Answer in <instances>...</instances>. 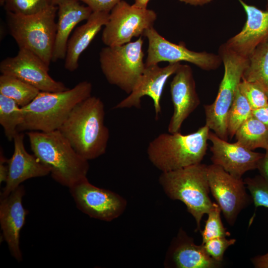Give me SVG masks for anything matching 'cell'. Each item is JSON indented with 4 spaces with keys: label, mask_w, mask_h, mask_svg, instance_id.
I'll use <instances>...</instances> for the list:
<instances>
[{
    "label": "cell",
    "mask_w": 268,
    "mask_h": 268,
    "mask_svg": "<svg viewBox=\"0 0 268 268\" xmlns=\"http://www.w3.org/2000/svg\"><path fill=\"white\" fill-rule=\"evenodd\" d=\"M104 117L103 102L90 96L73 108L58 130L81 157L94 159L106 152L109 139Z\"/></svg>",
    "instance_id": "6da1fadb"
},
{
    "label": "cell",
    "mask_w": 268,
    "mask_h": 268,
    "mask_svg": "<svg viewBox=\"0 0 268 268\" xmlns=\"http://www.w3.org/2000/svg\"><path fill=\"white\" fill-rule=\"evenodd\" d=\"M33 154L50 170L53 179L68 188L87 179L88 161L81 157L59 130L27 133Z\"/></svg>",
    "instance_id": "7a4b0ae2"
},
{
    "label": "cell",
    "mask_w": 268,
    "mask_h": 268,
    "mask_svg": "<svg viewBox=\"0 0 268 268\" xmlns=\"http://www.w3.org/2000/svg\"><path fill=\"white\" fill-rule=\"evenodd\" d=\"M91 91V83L85 80L62 91H40L29 104L21 107L23 120L18 132L59 130L73 108L90 97Z\"/></svg>",
    "instance_id": "3957f363"
},
{
    "label": "cell",
    "mask_w": 268,
    "mask_h": 268,
    "mask_svg": "<svg viewBox=\"0 0 268 268\" xmlns=\"http://www.w3.org/2000/svg\"><path fill=\"white\" fill-rule=\"evenodd\" d=\"M210 130L205 125L187 134H161L149 143L148 158L161 172L201 163L207 149Z\"/></svg>",
    "instance_id": "277c9868"
},
{
    "label": "cell",
    "mask_w": 268,
    "mask_h": 268,
    "mask_svg": "<svg viewBox=\"0 0 268 268\" xmlns=\"http://www.w3.org/2000/svg\"><path fill=\"white\" fill-rule=\"evenodd\" d=\"M158 181L169 198L185 204L187 211L196 220V231H200L201 219L213 204L209 197L207 165L201 163L161 172Z\"/></svg>",
    "instance_id": "5b68a950"
},
{
    "label": "cell",
    "mask_w": 268,
    "mask_h": 268,
    "mask_svg": "<svg viewBox=\"0 0 268 268\" xmlns=\"http://www.w3.org/2000/svg\"><path fill=\"white\" fill-rule=\"evenodd\" d=\"M58 6L51 5L31 15L6 11V20L11 36L19 49L29 50L49 67L52 60Z\"/></svg>",
    "instance_id": "8992f818"
},
{
    "label": "cell",
    "mask_w": 268,
    "mask_h": 268,
    "mask_svg": "<svg viewBox=\"0 0 268 268\" xmlns=\"http://www.w3.org/2000/svg\"><path fill=\"white\" fill-rule=\"evenodd\" d=\"M224 74L213 102L204 106L205 125L218 136L227 140V117L248 63V58L242 56L224 44L218 50Z\"/></svg>",
    "instance_id": "52a82bcc"
},
{
    "label": "cell",
    "mask_w": 268,
    "mask_h": 268,
    "mask_svg": "<svg viewBox=\"0 0 268 268\" xmlns=\"http://www.w3.org/2000/svg\"><path fill=\"white\" fill-rule=\"evenodd\" d=\"M142 37L133 42L103 48L99 53L101 71L107 81L129 94L145 68Z\"/></svg>",
    "instance_id": "ba28073f"
},
{
    "label": "cell",
    "mask_w": 268,
    "mask_h": 268,
    "mask_svg": "<svg viewBox=\"0 0 268 268\" xmlns=\"http://www.w3.org/2000/svg\"><path fill=\"white\" fill-rule=\"evenodd\" d=\"M156 19L154 10L141 8L122 0L109 13L102 41L106 46L128 43L133 38L143 35L146 29L153 27Z\"/></svg>",
    "instance_id": "9c48e42d"
},
{
    "label": "cell",
    "mask_w": 268,
    "mask_h": 268,
    "mask_svg": "<svg viewBox=\"0 0 268 268\" xmlns=\"http://www.w3.org/2000/svg\"><path fill=\"white\" fill-rule=\"evenodd\" d=\"M143 35L147 39L148 43L145 66L158 65L163 62H186L202 69L212 70L217 69L222 64L218 54L191 51L182 42L177 44L168 41L153 27L146 29Z\"/></svg>",
    "instance_id": "30bf717a"
},
{
    "label": "cell",
    "mask_w": 268,
    "mask_h": 268,
    "mask_svg": "<svg viewBox=\"0 0 268 268\" xmlns=\"http://www.w3.org/2000/svg\"><path fill=\"white\" fill-rule=\"evenodd\" d=\"M77 208L89 217L110 222L126 210L127 201L119 194L91 184L87 178L69 188Z\"/></svg>",
    "instance_id": "8fae6325"
},
{
    "label": "cell",
    "mask_w": 268,
    "mask_h": 268,
    "mask_svg": "<svg viewBox=\"0 0 268 268\" xmlns=\"http://www.w3.org/2000/svg\"><path fill=\"white\" fill-rule=\"evenodd\" d=\"M207 178L210 193L228 224L233 225L239 213L253 202L244 181L213 164L207 165Z\"/></svg>",
    "instance_id": "7c38bea8"
},
{
    "label": "cell",
    "mask_w": 268,
    "mask_h": 268,
    "mask_svg": "<svg viewBox=\"0 0 268 268\" xmlns=\"http://www.w3.org/2000/svg\"><path fill=\"white\" fill-rule=\"evenodd\" d=\"M49 67L36 54L19 49L17 55L7 57L0 63L1 74L16 77L40 91L60 92L68 88L62 82L54 79L49 74Z\"/></svg>",
    "instance_id": "4fadbf2b"
},
{
    "label": "cell",
    "mask_w": 268,
    "mask_h": 268,
    "mask_svg": "<svg viewBox=\"0 0 268 268\" xmlns=\"http://www.w3.org/2000/svg\"><path fill=\"white\" fill-rule=\"evenodd\" d=\"M180 64V63H169L164 67H160L158 65L145 66L132 91L114 108H140L141 98L147 96L153 100L155 119L158 120L161 112L160 100L165 85L169 77L175 73Z\"/></svg>",
    "instance_id": "5bb4252c"
},
{
    "label": "cell",
    "mask_w": 268,
    "mask_h": 268,
    "mask_svg": "<svg viewBox=\"0 0 268 268\" xmlns=\"http://www.w3.org/2000/svg\"><path fill=\"white\" fill-rule=\"evenodd\" d=\"M212 164L221 167L230 175L242 178L247 172L258 169L264 153L250 150L237 141L230 143L209 132Z\"/></svg>",
    "instance_id": "9a60e30c"
},
{
    "label": "cell",
    "mask_w": 268,
    "mask_h": 268,
    "mask_svg": "<svg viewBox=\"0 0 268 268\" xmlns=\"http://www.w3.org/2000/svg\"><path fill=\"white\" fill-rule=\"evenodd\" d=\"M174 74L170 86L173 106V113L168 126L170 133L180 132L184 121L200 103L191 67L180 64Z\"/></svg>",
    "instance_id": "2e32d148"
},
{
    "label": "cell",
    "mask_w": 268,
    "mask_h": 268,
    "mask_svg": "<svg viewBox=\"0 0 268 268\" xmlns=\"http://www.w3.org/2000/svg\"><path fill=\"white\" fill-rule=\"evenodd\" d=\"M25 191L20 185L5 197L0 198V224L3 239L12 257L18 262L22 261L20 248V233L28 211L23 207Z\"/></svg>",
    "instance_id": "e0dca14e"
},
{
    "label": "cell",
    "mask_w": 268,
    "mask_h": 268,
    "mask_svg": "<svg viewBox=\"0 0 268 268\" xmlns=\"http://www.w3.org/2000/svg\"><path fill=\"white\" fill-rule=\"evenodd\" d=\"M238 0L246 13L247 20L240 32L224 44L237 54L248 58L259 45L268 40V10Z\"/></svg>",
    "instance_id": "ac0fdd59"
},
{
    "label": "cell",
    "mask_w": 268,
    "mask_h": 268,
    "mask_svg": "<svg viewBox=\"0 0 268 268\" xmlns=\"http://www.w3.org/2000/svg\"><path fill=\"white\" fill-rule=\"evenodd\" d=\"M24 134L18 132L13 138L14 151L8 159V174L0 198L5 197L28 179L47 176L50 169L34 154H29L24 145Z\"/></svg>",
    "instance_id": "d6986e66"
},
{
    "label": "cell",
    "mask_w": 268,
    "mask_h": 268,
    "mask_svg": "<svg viewBox=\"0 0 268 268\" xmlns=\"http://www.w3.org/2000/svg\"><path fill=\"white\" fill-rule=\"evenodd\" d=\"M164 266L165 268H217L222 266V263L212 258L202 244H196L194 239L181 229L171 243Z\"/></svg>",
    "instance_id": "ffe728a7"
},
{
    "label": "cell",
    "mask_w": 268,
    "mask_h": 268,
    "mask_svg": "<svg viewBox=\"0 0 268 268\" xmlns=\"http://www.w3.org/2000/svg\"><path fill=\"white\" fill-rule=\"evenodd\" d=\"M58 21L52 62L65 59L69 37L75 26L87 20L92 13L78 0H65L58 6Z\"/></svg>",
    "instance_id": "44dd1931"
},
{
    "label": "cell",
    "mask_w": 268,
    "mask_h": 268,
    "mask_svg": "<svg viewBox=\"0 0 268 268\" xmlns=\"http://www.w3.org/2000/svg\"><path fill=\"white\" fill-rule=\"evenodd\" d=\"M109 16L108 12H92L86 22L75 29L67 43L64 59L67 70L74 71L78 68L80 55L106 24Z\"/></svg>",
    "instance_id": "7402d4cb"
},
{
    "label": "cell",
    "mask_w": 268,
    "mask_h": 268,
    "mask_svg": "<svg viewBox=\"0 0 268 268\" xmlns=\"http://www.w3.org/2000/svg\"><path fill=\"white\" fill-rule=\"evenodd\" d=\"M242 79L258 84L268 97V40L259 45L249 56Z\"/></svg>",
    "instance_id": "603a6c76"
},
{
    "label": "cell",
    "mask_w": 268,
    "mask_h": 268,
    "mask_svg": "<svg viewBox=\"0 0 268 268\" xmlns=\"http://www.w3.org/2000/svg\"><path fill=\"white\" fill-rule=\"evenodd\" d=\"M235 136L237 142L250 150L268 149V129L253 116L241 126Z\"/></svg>",
    "instance_id": "cb8c5ba5"
},
{
    "label": "cell",
    "mask_w": 268,
    "mask_h": 268,
    "mask_svg": "<svg viewBox=\"0 0 268 268\" xmlns=\"http://www.w3.org/2000/svg\"><path fill=\"white\" fill-rule=\"evenodd\" d=\"M40 92L16 77L3 74L0 76V94L12 99L21 107L29 104Z\"/></svg>",
    "instance_id": "d4e9b609"
},
{
    "label": "cell",
    "mask_w": 268,
    "mask_h": 268,
    "mask_svg": "<svg viewBox=\"0 0 268 268\" xmlns=\"http://www.w3.org/2000/svg\"><path fill=\"white\" fill-rule=\"evenodd\" d=\"M23 120L22 108L12 99L0 94V124L9 141L19 132L17 129Z\"/></svg>",
    "instance_id": "484cf974"
},
{
    "label": "cell",
    "mask_w": 268,
    "mask_h": 268,
    "mask_svg": "<svg viewBox=\"0 0 268 268\" xmlns=\"http://www.w3.org/2000/svg\"><path fill=\"white\" fill-rule=\"evenodd\" d=\"M253 109L239 88L227 117L228 136L232 138L241 126L252 116Z\"/></svg>",
    "instance_id": "4316f807"
},
{
    "label": "cell",
    "mask_w": 268,
    "mask_h": 268,
    "mask_svg": "<svg viewBox=\"0 0 268 268\" xmlns=\"http://www.w3.org/2000/svg\"><path fill=\"white\" fill-rule=\"evenodd\" d=\"M221 212V210L218 204L213 202L212 208L207 214L208 217L204 228L201 231L202 244L213 238L230 235L222 222Z\"/></svg>",
    "instance_id": "83f0119b"
},
{
    "label": "cell",
    "mask_w": 268,
    "mask_h": 268,
    "mask_svg": "<svg viewBox=\"0 0 268 268\" xmlns=\"http://www.w3.org/2000/svg\"><path fill=\"white\" fill-rule=\"evenodd\" d=\"M6 11L20 15H31L52 5L50 0H0Z\"/></svg>",
    "instance_id": "f1b7e54d"
},
{
    "label": "cell",
    "mask_w": 268,
    "mask_h": 268,
    "mask_svg": "<svg viewBox=\"0 0 268 268\" xmlns=\"http://www.w3.org/2000/svg\"><path fill=\"white\" fill-rule=\"evenodd\" d=\"M244 183L255 206L268 208V182L260 175L247 178Z\"/></svg>",
    "instance_id": "f546056e"
},
{
    "label": "cell",
    "mask_w": 268,
    "mask_h": 268,
    "mask_svg": "<svg viewBox=\"0 0 268 268\" xmlns=\"http://www.w3.org/2000/svg\"><path fill=\"white\" fill-rule=\"evenodd\" d=\"M239 89L245 97L253 110L263 107L268 104V97L256 83L242 79Z\"/></svg>",
    "instance_id": "4dcf8cb0"
},
{
    "label": "cell",
    "mask_w": 268,
    "mask_h": 268,
    "mask_svg": "<svg viewBox=\"0 0 268 268\" xmlns=\"http://www.w3.org/2000/svg\"><path fill=\"white\" fill-rule=\"evenodd\" d=\"M226 237L213 238L202 244L206 253L217 262L222 263L225 252L236 242V239H227Z\"/></svg>",
    "instance_id": "1f68e13d"
},
{
    "label": "cell",
    "mask_w": 268,
    "mask_h": 268,
    "mask_svg": "<svg viewBox=\"0 0 268 268\" xmlns=\"http://www.w3.org/2000/svg\"><path fill=\"white\" fill-rule=\"evenodd\" d=\"M89 6L93 12L110 13L112 9L122 0H78Z\"/></svg>",
    "instance_id": "d6a6232c"
},
{
    "label": "cell",
    "mask_w": 268,
    "mask_h": 268,
    "mask_svg": "<svg viewBox=\"0 0 268 268\" xmlns=\"http://www.w3.org/2000/svg\"><path fill=\"white\" fill-rule=\"evenodd\" d=\"M252 116L268 129V104L263 107L253 110Z\"/></svg>",
    "instance_id": "836d02e7"
},
{
    "label": "cell",
    "mask_w": 268,
    "mask_h": 268,
    "mask_svg": "<svg viewBox=\"0 0 268 268\" xmlns=\"http://www.w3.org/2000/svg\"><path fill=\"white\" fill-rule=\"evenodd\" d=\"M8 159H6L2 152V150H0V183L6 181L8 174Z\"/></svg>",
    "instance_id": "e575fe53"
},
{
    "label": "cell",
    "mask_w": 268,
    "mask_h": 268,
    "mask_svg": "<svg viewBox=\"0 0 268 268\" xmlns=\"http://www.w3.org/2000/svg\"><path fill=\"white\" fill-rule=\"evenodd\" d=\"M266 150V153L259 163L258 169L261 175L268 182V149Z\"/></svg>",
    "instance_id": "d590c367"
},
{
    "label": "cell",
    "mask_w": 268,
    "mask_h": 268,
    "mask_svg": "<svg viewBox=\"0 0 268 268\" xmlns=\"http://www.w3.org/2000/svg\"><path fill=\"white\" fill-rule=\"evenodd\" d=\"M255 268H268V252L263 255H259L251 259Z\"/></svg>",
    "instance_id": "8d00e7d4"
},
{
    "label": "cell",
    "mask_w": 268,
    "mask_h": 268,
    "mask_svg": "<svg viewBox=\"0 0 268 268\" xmlns=\"http://www.w3.org/2000/svg\"><path fill=\"white\" fill-rule=\"evenodd\" d=\"M180 1L187 4H189L192 5H203L208 3L212 1V0H179Z\"/></svg>",
    "instance_id": "74e56055"
},
{
    "label": "cell",
    "mask_w": 268,
    "mask_h": 268,
    "mask_svg": "<svg viewBox=\"0 0 268 268\" xmlns=\"http://www.w3.org/2000/svg\"><path fill=\"white\" fill-rule=\"evenodd\" d=\"M150 0H134V4L141 8H147V5Z\"/></svg>",
    "instance_id": "f35d334b"
},
{
    "label": "cell",
    "mask_w": 268,
    "mask_h": 268,
    "mask_svg": "<svg viewBox=\"0 0 268 268\" xmlns=\"http://www.w3.org/2000/svg\"><path fill=\"white\" fill-rule=\"evenodd\" d=\"M65 0H50L52 5L58 6L61 2Z\"/></svg>",
    "instance_id": "ab89813d"
},
{
    "label": "cell",
    "mask_w": 268,
    "mask_h": 268,
    "mask_svg": "<svg viewBox=\"0 0 268 268\" xmlns=\"http://www.w3.org/2000/svg\"><path fill=\"white\" fill-rule=\"evenodd\" d=\"M266 1H267V5H266L267 10H268V0H266Z\"/></svg>",
    "instance_id": "60d3db41"
}]
</instances>
